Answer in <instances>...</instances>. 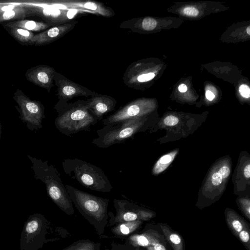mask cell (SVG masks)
I'll return each mask as SVG.
<instances>
[{"instance_id": "27", "label": "cell", "mask_w": 250, "mask_h": 250, "mask_svg": "<svg viewBox=\"0 0 250 250\" xmlns=\"http://www.w3.org/2000/svg\"><path fill=\"white\" fill-rule=\"evenodd\" d=\"M185 15L189 17H196L199 14V11L195 7L188 6L183 9Z\"/></svg>"}, {"instance_id": "23", "label": "cell", "mask_w": 250, "mask_h": 250, "mask_svg": "<svg viewBox=\"0 0 250 250\" xmlns=\"http://www.w3.org/2000/svg\"><path fill=\"white\" fill-rule=\"evenodd\" d=\"M177 152V151H174L162 156L155 164L153 173L157 174L165 170L173 161Z\"/></svg>"}, {"instance_id": "14", "label": "cell", "mask_w": 250, "mask_h": 250, "mask_svg": "<svg viewBox=\"0 0 250 250\" xmlns=\"http://www.w3.org/2000/svg\"><path fill=\"white\" fill-rule=\"evenodd\" d=\"M77 22V21H73L54 26L35 35L29 44L41 45L51 43L72 30Z\"/></svg>"}, {"instance_id": "28", "label": "cell", "mask_w": 250, "mask_h": 250, "mask_svg": "<svg viewBox=\"0 0 250 250\" xmlns=\"http://www.w3.org/2000/svg\"><path fill=\"white\" fill-rule=\"evenodd\" d=\"M241 207L243 211L247 217L250 220V201L249 200H244L241 201Z\"/></svg>"}, {"instance_id": "18", "label": "cell", "mask_w": 250, "mask_h": 250, "mask_svg": "<svg viewBox=\"0 0 250 250\" xmlns=\"http://www.w3.org/2000/svg\"><path fill=\"white\" fill-rule=\"evenodd\" d=\"M157 241L158 240L154 234L146 231L142 234H131L126 238L125 242L137 248H147Z\"/></svg>"}, {"instance_id": "10", "label": "cell", "mask_w": 250, "mask_h": 250, "mask_svg": "<svg viewBox=\"0 0 250 250\" xmlns=\"http://www.w3.org/2000/svg\"><path fill=\"white\" fill-rule=\"evenodd\" d=\"M14 99L18 104L21 114V119L33 128L42 127V122L44 118V107L39 102L32 100L21 89L14 93Z\"/></svg>"}, {"instance_id": "11", "label": "cell", "mask_w": 250, "mask_h": 250, "mask_svg": "<svg viewBox=\"0 0 250 250\" xmlns=\"http://www.w3.org/2000/svg\"><path fill=\"white\" fill-rule=\"evenodd\" d=\"M53 80L57 87V95L59 99L57 104L68 103L69 100L79 96L92 97L99 94L71 81L57 71L55 72Z\"/></svg>"}, {"instance_id": "17", "label": "cell", "mask_w": 250, "mask_h": 250, "mask_svg": "<svg viewBox=\"0 0 250 250\" xmlns=\"http://www.w3.org/2000/svg\"><path fill=\"white\" fill-rule=\"evenodd\" d=\"M140 220L120 223L111 227V232L117 237L130 235L137 230L143 224Z\"/></svg>"}, {"instance_id": "30", "label": "cell", "mask_w": 250, "mask_h": 250, "mask_svg": "<svg viewBox=\"0 0 250 250\" xmlns=\"http://www.w3.org/2000/svg\"><path fill=\"white\" fill-rule=\"evenodd\" d=\"M223 178L218 172H215L211 177V182L214 186H219L222 182Z\"/></svg>"}, {"instance_id": "6", "label": "cell", "mask_w": 250, "mask_h": 250, "mask_svg": "<svg viewBox=\"0 0 250 250\" xmlns=\"http://www.w3.org/2000/svg\"><path fill=\"white\" fill-rule=\"evenodd\" d=\"M51 223L44 215L36 213L25 222L20 240L21 250H38L49 242L46 236Z\"/></svg>"}, {"instance_id": "31", "label": "cell", "mask_w": 250, "mask_h": 250, "mask_svg": "<svg viewBox=\"0 0 250 250\" xmlns=\"http://www.w3.org/2000/svg\"><path fill=\"white\" fill-rule=\"evenodd\" d=\"M223 179L227 178L230 174V169L227 166L222 167L218 171Z\"/></svg>"}, {"instance_id": "3", "label": "cell", "mask_w": 250, "mask_h": 250, "mask_svg": "<svg viewBox=\"0 0 250 250\" xmlns=\"http://www.w3.org/2000/svg\"><path fill=\"white\" fill-rule=\"evenodd\" d=\"M29 157L33 163L35 177L45 184L49 197L67 215H73V203L56 168L49 165L47 161Z\"/></svg>"}, {"instance_id": "2", "label": "cell", "mask_w": 250, "mask_h": 250, "mask_svg": "<svg viewBox=\"0 0 250 250\" xmlns=\"http://www.w3.org/2000/svg\"><path fill=\"white\" fill-rule=\"evenodd\" d=\"M54 109L58 113L55 120V126L61 133L67 136L87 131L98 122L88 110L86 100L57 103Z\"/></svg>"}, {"instance_id": "26", "label": "cell", "mask_w": 250, "mask_h": 250, "mask_svg": "<svg viewBox=\"0 0 250 250\" xmlns=\"http://www.w3.org/2000/svg\"><path fill=\"white\" fill-rule=\"evenodd\" d=\"M178 122V118L173 115H169L166 117L164 120V124L169 126L175 125Z\"/></svg>"}, {"instance_id": "19", "label": "cell", "mask_w": 250, "mask_h": 250, "mask_svg": "<svg viewBox=\"0 0 250 250\" xmlns=\"http://www.w3.org/2000/svg\"><path fill=\"white\" fill-rule=\"evenodd\" d=\"M226 219L229 229L235 235L247 226L244 219L232 210L227 212Z\"/></svg>"}, {"instance_id": "1", "label": "cell", "mask_w": 250, "mask_h": 250, "mask_svg": "<svg viewBox=\"0 0 250 250\" xmlns=\"http://www.w3.org/2000/svg\"><path fill=\"white\" fill-rule=\"evenodd\" d=\"M64 186L73 206L94 228L98 235L104 237L108 224L109 200L92 195L70 185Z\"/></svg>"}, {"instance_id": "32", "label": "cell", "mask_w": 250, "mask_h": 250, "mask_svg": "<svg viewBox=\"0 0 250 250\" xmlns=\"http://www.w3.org/2000/svg\"><path fill=\"white\" fill-rule=\"evenodd\" d=\"M147 250H167L166 247L158 241L147 248Z\"/></svg>"}, {"instance_id": "21", "label": "cell", "mask_w": 250, "mask_h": 250, "mask_svg": "<svg viewBox=\"0 0 250 250\" xmlns=\"http://www.w3.org/2000/svg\"><path fill=\"white\" fill-rule=\"evenodd\" d=\"M100 242L89 239L79 240L62 250H101Z\"/></svg>"}, {"instance_id": "15", "label": "cell", "mask_w": 250, "mask_h": 250, "mask_svg": "<svg viewBox=\"0 0 250 250\" xmlns=\"http://www.w3.org/2000/svg\"><path fill=\"white\" fill-rule=\"evenodd\" d=\"M27 16V10L23 4H0V22L23 20Z\"/></svg>"}, {"instance_id": "22", "label": "cell", "mask_w": 250, "mask_h": 250, "mask_svg": "<svg viewBox=\"0 0 250 250\" xmlns=\"http://www.w3.org/2000/svg\"><path fill=\"white\" fill-rule=\"evenodd\" d=\"M11 36L23 43H29L34 34L32 32L18 27L8 28Z\"/></svg>"}, {"instance_id": "35", "label": "cell", "mask_w": 250, "mask_h": 250, "mask_svg": "<svg viewBox=\"0 0 250 250\" xmlns=\"http://www.w3.org/2000/svg\"><path fill=\"white\" fill-rule=\"evenodd\" d=\"M187 89V85L184 83L181 84L178 87V90L180 92H185Z\"/></svg>"}, {"instance_id": "4", "label": "cell", "mask_w": 250, "mask_h": 250, "mask_svg": "<svg viewBox=\"0 0 250 250\" xmlns=\"http://www.w3.org/2000/svg\"><path fill=\"white\" fill-rule=\"evenodd\" d=\"M64 172L71 179L92 190L110 192L113 187L101 168L78 158H67L62 162Z\"/></svg>"}, {"instance_id": "34", "label": "cell", "mask_w": 250, "mask_h": 250, "mask_svg": "<svg viewBox=\"0 0 250 250\" xmlns=\"http://www.w3.org/2000/svg\"><path fill=\"white\" fill-rule=\"evenodd\" d=\"M206 97L209 101H212L215 97L214 94L209 90H208L206 92Z\"/></svg>"}, {"instance_id": "16", "label": "cell", "mask_w": 250, "mask_h": 250, "mask_svg": "<svg viewBox=\"0 0 250 250\" xmlns=\"http://www.w3.org/2000/svg\"><path fill=\"white\" fill-rule=\"evenodd\" d=\"M50 26L46 22L24 19L10 21L3 24V27L5 28L18 27L31 32L41 31L47 29Z\"/></svg>"}, {"instance_id": "29", "label": "cell", "mask_w": 250, "mask_h": 250, "mask_svg": "<svg viewBox=\"0 0 250 250\" xmlns=\"http://www.w3.org/2000/svg\"><path fill=\"white\" fill-rule=\"evenodd\" d=\"M239 91L241 95L245 98L250 97V88L246 84H242L239 87Z\"/></svg>"}, {"instance_id": "25", "label": "cell", "mask_w": 250, "mask_h": 250, "mask_svg": "<svg viewBox=\"0 0 250 250\" xmlns=\"http://www.w3.org/2000/svg\"><path fill=\"white\" fill-rule=\"evenodd\" d=\"M110 250H138V248L125 242L124 244L117 243L113 241Z\"/></svg>"}, {"instance_id": "5", "label": "cell", "mask_w": 250, "mask_h": 250, "mask_svg": "<svg viewBox=\"0 0 250 250\" xmlns=\"http://www.w3.org/2000/svg\"><path fill=\"white\" fill-rule=\"evenodd\" d=\"M145 121L143 116L129 119L122 122L104 125L97 130L98 137L92 144L102 148L120 144L141 130Z\"/></svg>"}, {"instance_id": "20", "label": "cell", "mask_w": 250, "mask_h": 250, "mask_svg": "<svg viewBox=\"0 0 250 250\" xmlns=\"http://www.w3.org/2000/svg\"><path fill=\"white\" fill-rule=\"evenodd\" d=\"M160 227L166 239L173 250H184V242L180 235L169 229L165 225L161 224Z\"/></svg>"}, {"instance_id": "13", "label": "cell", "mask_w": 250, "mask_h": 250, "mask_svg": "<svg viewBox=\"0 0 250 250\" xmlns=\"http://www.w3.org/2000/svg\"><path fill=\"white\" fill-rule=\"evenodd\" d=\"M86 102L88 110L98 121H102L105 115L114 109L117 104L114 98L107 95L98 94Z\"/></svg>"}, {"instance_id": "24", "label": "cell", "mask_w": 250, "mask_h": 250, "mask_svg": "<svg viewBox=\"0 0 250 250\" xmlns=\"http://www.w3.org/2000/svg\"><path fill=\"white\" fill-rule=\"evenodd\" d=\"M237 235L241 242L245 245L248 250H250V231L247 226L239 232Z\"/></svg>"}, {"instance_id": "9", "label": "cell", "mask_w": 250, "mask_h": 250, "mask_svg": "<svg viewBox=\"0 0 250 250\" xmlns=\"http://www.w3.org/2000/svg\"><path fill=\"white\" fill-rule=\"evenodd\" d=\"M35 4L66 9L91 12L105 17H111L114 11L102 3L88 0H51L33 1Z\"/></svg>"}, {"instance_id": "8", "label": "cell", "mask_w": 250, "mask_h": 250, "mask_svg": "<svg viewBox=\"0 0 250 250\" xmlns=\"http://www.w3.org/2000/svg\"><path fill=\"white\" fill-rule=\"evenodd\" d=\"M24 5L27 16L40 17L51 25H57L71 22L78 14L83 12L74 9H66L34 4L22 3Z\"/></svg>"}, {"instance_id": "36", "label": "cell", "mask_w": 250, "mask_h": 250, "mask_svg": "<svg viewBox=\"0 0 250 250\" xmlns=\"http://www.w3.org/2000/svg\"><path fill=\"white\" fill-rule=\"evenodd\" d=\"M247 32L249 35H250V26H248L247 28Z\"/></svg>"}, {"instance_id": "12", "label": "cell", "mask_w": 250, "mask_h": 250, "mask_svg": "<svg viewBox=\"0 0 250 250\" xmlns=\"http://www.w3.org/2000/svg\"><path fill=\"white\" fill-rule=\"evenodd\" d=\"M55 69L46 65H39L28 69L25 73L27 80L45 88L49 92L53 86Z\"/></svg>"}, {"instance_id": "37", "label": "cell", "mask_w": 250, "mask_h": 250, "mask_svg": "<svg viewBox=\"0 0 250 250\" xmlns=\"http://www.w3.org/2000/svg\"><path fill=\"white\" fill-rule=\"evenodd\" d=\"M0 134H1V126L0 124Z\"/></svg>"}, {"instance_id": "7", "label": "cell", "mask_w": 250, "mask_h": 250, "mask_svg": "<svg viewBox=\"0 0 250 250\" xmlns=\"http://www.w3.org/2000/svg\"><path fill=\"white\" fill-rule=\"evenodd\" d=\"M115 214L112 211L108 212L107 226L112 227L114 225L123 222L133 221H147L154 217L151 211L140 208L125 199L113 200Z\"/></svg>"}, {"instance_id": "33", "label": "cell", "mask_w": 250, "mask_h": 250, "mask_svg": "<svg viewBox=\"0 0 250 250\" xmlns=\"http://www.w3.org/2000/svg\"><path fill=\"white\" fill-rule=\"evenodd\" d=\"M244 174L245 177L249 178L250 177V165L248 164L244 168Z\"/></svg>"}]
</instances>
